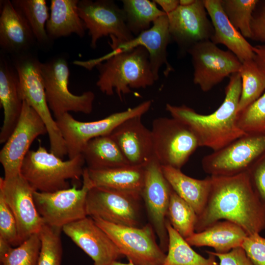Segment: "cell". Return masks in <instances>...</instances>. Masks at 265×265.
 Wrapping results in <instances>:
<instances>
[{
    "mask_svg": "<svg viewBox=\"0 0 265 265\" xmlns=\"http://www.w3.org/2000/svg\"><path fill=\"white\" fill-rule=\"evenodd\" d=\"M211 177L206 205L197 216L195 232L223 220L241 227L247 234L265 230V207L255 193L248 173Z\"/></svg>",
    "mask_w": 265,
    "mask_h": 265,
    "instance_id": "cell-1",
    "label": "cell"
},
{
    "mask_svg": "<svg viewBox=\"0 0 265 265\" xmlns=\"http://www.w3.org/2000/svg\"><path fill=\"white\" fill-rule=\"evenodd\" d=\"M241 92V77L239 72L236 73L229 77L224 101L213 112L201 114L185 105L177 106L169 104L166 105V109L172 117L191 130L199 147H208L215 151L246 134L237 122Z\"/></svg>",
    "mask_w": 265,
    "mask_h": 265,
    "instance_id": "cell-2",
    "label": "cell"
},
{
    "mask_svg": "<svg viewBox=\"0 0 265 265\" xmlns=\"http://www.w3.org/2000/svg\"><path fill=\"white\" fill-rule=\"evenodd\" d=\"M77 64L90 70L96 67V85L102 93H115L122 100L131 89L145 88L157 80L151 69L149 54L143 47L112 52L105 56L89 61H78Z\"/></svg>",
    "mask_w": 265,
    "mask_h": 265,
    "instance_id": "cell-3",
    "label": "cell"
},
{
    "mask_svg": "<svg viewBox=\"0 0 265 265\" xmlns=\"http://www.w3.org/2000/svg\"><path fill=\"white\" fill-rule=\"evenodd\" d=\"M85 160L82 155L63 160L39 146L29 150L20 169V174L35 190L51 192L70 187L69 180L82 177Z\"/></svg>",
    "mask_w": 265,
    "mask_h": 265,
    "instance_id": "cell-4",
    "label": "cell"
},
{
    "mask_svg": "<svg viewBox=\"0 0 265 265\" xmlns=\"http://www.w3.org/2000/svg\"><path fill=\"white\" fill-rule=\"evenodd\" d=\"M13 64L18 76L22 100L35 110L44 123L49 136L50 152L63 159L67 155V148L47 101L41 62L26 53L15 55Z\"/></svg>",
    "mask_w": 265,
    "mask_h": 265,
    "instance_id": "cell-5",
    "label": "cell"
},
{
    "mask_svg": "<svg viewBox=\"0 0 265 265\" xmlns=\"http://www.w3.org/2000/svg\"><path fill=\"white\" fill-rule=\"evenodd\" d=\"M151 100L120 112L112 113L99 120L82 122L75 119L69 113L55 119L65 141L69 159L81 154L83 147L90 140L109 135L121 123L130 118L142 116L150 109Z\"/></svg>",
    "mask_w": 265,
    "mask_h": 265,
    "instance_id": "cell-6",
    "label": "cell"
},
{
    "mask_svg": "<svg viewBox=\"0 0 265 265\" xmlns=\"http://www.w3.org/2000/svg\"><path fill=\"white\" fill-rule=\"evenodd\" d=\"M40 67L47 101L55 119L70 111L86 114L92 111L95 99L92 91L76 95L69 91L70 70L64 58L41 62Z\"/></svg>",
    "mask_w": 265,
    "mask_h": 265,
    "instance_id": "cell-7",
    "label": "cell"
},
{
    "mask_svg": "<svg viewBox=\"0 0 265 265\" xmlns=\"http://www.w3.org/2000/svg\"><path fill=\"white\" fill-rule=\"evenodd\" d=\"M82 177L83 184L80 188L74 185L72 187L54 192L34 191V202L45 224L62 229L70 223L87 216L86 197L93 186L85 168Z\"/></svg>",
    "mask_w": 265,
    "mask_h": 265,
    "instance_id": "cell-8",
    "label": "cell"
},
{
    "mask_svg": "<svg viewBox=\"0 0 265 265\" xmlns=\"http://www.w3.org/2000/svg\"><path fill=\"white\" fill-rule=\"evenodd\" d=\"M151 131L154 157L161 166L181 169L199 147L191 130L173 117L155 119Z\"/></svg>",
    "mask_w": 265,
    "mask_h": 265,
    "instance_id": "cell-9",
    "label": "cell"
},
{
    "mask_svg": "<svg viewBox=\"0 0 265 265\" xmlns=\"http://www.w3.org/2000/svg\"><path fill=\"white\" fill-rule=\"evenodd\" d=\"M122 255L135 265H162L166 254L156 240L151 224L142 227L117 225L92 218Z\"/></svg>",
    "mask_w": 265,
    "mask_h": 265,
    "instance_id": "cell-10",
    "label": "cell"
},
{
    "mask_svg": "<svg viewBox=\"0 0 265 265\" xmlns=\"http://www.w3.org/2000/svg\"><path fill=\"white\" fill-rule=\"evenodd\" d=\"M265 153V135L248 134L205 156L204 172L213 176H231L247 172Z\"/></svg>",
    "mask_w": 265,
    "mask_h": 265,
    "instance_id": "cell-11",
    "label": "cell"
},
{
    "mask_svg": "<svg viewBox=\"0 0 265 265\" xmlns=\"http://www.w3.org/2000/svg\"><path fill=\"white\" fill-rule=\"evenodd\" d=\"M140 193L93 186L86 200L87 216L117 225L139 226Z\"/></svg>",
    "mask_w": 265,
    "mask_h": 265,
    "instance_id": "cell-12",
    "label": "cell"
},
{
    "mask_svg": "<svg viewBox=\"0 0 265 265\" xmlns=\"http://www.w3.org/2000/svg\"><path fill=\"white\" fill-rule=\"evenodd\" d=\"M78 12L91 37L90 46L95 49L98 40L109 36L110 43H121L134 36L129 30L122 8L113 0H79Z\"/></svg>",
    "mask_w": 265,
    "mask_h": 265,
    "instance_id": "cell-13",
    "label": "cell"
},
{
    "mask_svg": "<svg viewBox=\"0 0 265 265\" xmlns=\"http://www.w3.org/2000/svg\"><path fill=\"white\" fill-rule=\"evenodd\" d=\"M187 53L191 56L194 69L193 82L204 92L239 72L242 65L233 53L221 50L210 40L197 43Z\"/></svg>",
    "mask_w": 265,
    "mask_h": 265,
    "instance_id": "cell-14",
    "label": "cell"
},
{
    "mask_svg": "<svg viewBox=\"0 0 265 265\" xmlns=\"http://www.w3.org/2000/svg\"><path fill=\"white\" fill-rule=\"evenodd\" d=\"M48 133L43 120L26 102L23 101L22 110L14 131L0 151V162L4 179L20 174L23 161L36 137Z\"/></svg>",
    "mask_w": 265,
    "mask_h": 265,
    "instance_id": "cell-15",
    "label": "cell"
},
{
    "mask_svg": "<svg viewBox=\"0 0 265 265\" xmlns=\"http://www.w3.org/2000/svg\"><path fill=\"white\" fill-rule=\"evenodd\" d=\"M144 168L142 199L151 225L159 240L160 246L165 252L168 242L166 226L167 212L172 188L163 175L161 165L155 157Z\"/></svg>",
    "mask_w": 265,
    "mask_h": 265,
    "instance_id": "cell-16",
    "label": "cell"
},
{
    "mask_svg": "<svg viewBox=\"0 0 265 265\" xmlns=\"http://www.w3.org/2000/svg\"><path fill=\"white\" fill-rule=\"evenodd\" d=\"M34 191L20 174L7 179L0 178V195L14 215L21 243L39 233L45 224L34 202Z\"/></svg>",
    "mask_w": 265,
    "mask_h": 265,
    "instance_id": "cell-17",
    "label": "cell"
},
{
    "mask_svg": "<svg viewBox=\"0 0 265 265\" xmlns=\"http://www.w3.org/2000/svg\"><path fill=\"white\" fill-rule=\"evenodd\" d=\"M208 15L204 0H195L188 6L179 5L167 15L171 39L181 50L187 52L197 43L211 40L214 31Z\"/></svg>",
    "mask_w": 265,
    "mask_h": 265,
    "instance_id": "cell-18",
    "label": "cell"
},
{
    "mask_svg": "<svg viewBox=\"0 0 265 265\" xmlns=\"http://www.w3.org/2000/svg\"><path fill=\"white\" fill-rule=\"evenodd\" d=\"M62 231L94 265H109L122 256L108 235L89 216L64 226Z\"/></svg>",
    "mask_w": 265,
    "mask_h": 265,
    "instance_id": "cell-19",
    "label": "cell"
},
{
    "mask_svg": "<svg viewBox=\"0 0 265 265\" xmlns=\"http://www.w3.org/2000/svg\"><path fill=\"white\" fill-rule=\"evenodd\" d=\"M141 117L128 119L109 134L132 166L145 167L154 157L151 131L142 123Z\"/></svg>",
    "mask_w": 265,
    "mask_h": 265,
    "instance_id": "cell-20",
    "label": "cell"
},
{
    "mask_svg": "<svg viewBox=\"0 0 265 265\" xmlns=\"http://www.w3.org/2000/svg\"><path fill=\"white\" fill-rule=\"evenodd\" d=\"M168 26L167 15H163L155 21L152 26L132 40L121 43H110L112 51H122L138 46L144 47L149 54L152 72L157 80L159 71L165 66L163 73L165 77L174 71L167 59V48L171 41Z\"/></svg>",
    "mask_w": 265,
    "mask_h": 265,
    "instance_id": "cell-21",
    "label": "cell"
},
{
    "mask_svg": "<svg viewBox=\"0 0 265 265\" xmlns=\"http://www.w3.org/2000/svg\"><path fill=\"white\" fill-rule=\"evenodd\" d=\"M35 38L23 15L8 0L0 2V46L5 52L18 55L26 53Z\"/></svg>",
    "mask_w": 265,
    "mask_h": 265,
    "instance_id": "cell-22",
    "label": "cell"
},
{
    "mask_svg": "<svg viewBox=\"0 0 265 265\" xmlns=\"http://www.w3.org/2000/svg\"><path fill=\"white\" fill-rule=\"evenodd\" d=\"M204 1L213 28L211 41L216 45L226 46L241 62L253 59L254 46L230 23L221 7L220 0Z\"/></svg>",
    "mask_w": 265,
    "mask_h": 265,
    "instance_id": "cell-23",
    "label": "cell"
},
{
    "mask_svg": "<svg viewBox=\"0 0 265 265\" xmlns=\"http://www.w3.org/2000/svg\"><path fill=\"white\" fill-rule=\"evenodd\" d=\"M0 102L4 119L0 132V143H5L19 121L23 105L16 70L2 58L0 64Z\"/></svg>",
    "mask_w": 265,
    "mask_h": 265,
    "instance_id": "cell-24",
    "label": "cell"
},
{
    "mask_svg": "<svg viewBox=\"0 0 265 265\" xmlns=\"http://www.w3.org/2000/svg\"><path fill=\"white\" fill-rule=\"evenodd\" d=\"M247 235L238 225L228 220H220L201 232H194L186 240L191 246L211 247L215 253H225L241 247Z\"/></svg>",
    "mask_w": 265,
    "mask_h": 265,
    "instance_id": "cell-25",
    "label": "cell"
},
{
    "mask_svg": "<svg viewBox=\"0 0 265 265\" xmlns=\"http://www.w3.org/2000/svg\"><path fill=\"white\" fill-rule=\"evenodd\" d=\"M162 172L172 189L189 204L197 216L204 210L210 192L211 177L197 179L183 173L181 169L161 166Z\"/></svg>",
    "mask_w": 265,
    "mask_h": 265,
    "instance_id": "cell-26",
    "label": "cell"
},
{
    "mask_svg": "<svg viewBox=\"0 0 265 265\" xmlns=\"http://www.w3.org/2000/svg\"><path fill=\"white\" fill-rule=\"evenodd\" d=\"M93 186L140 193L145 179L144 167L126 166L93 170L85 167Z\"/></svg>",
    "mask_w": 265,
    "mask_h": 265,
    "instance_id": "cell-27",
    "label": "cell"
},
{
    "mask_svg": "<svg viewBox=\"0 0 265 265\" xmlns=\"http://www.w3.org/2000/svg\"><path fill=\"white\" fill-rule=\"evenodd\" d=\"M78 0H52L50 14L46 29L50 39L67 36L72 33L80 37L85 35V24L80 18Z\"/></svg>",
    "mask_w": 265,
    "mask_h": 265,
    "instance_id": "cell-28",
    "label": "cell"
},
{
    "mask_svg": "<svg viewBox=\"0 0 265 265\" xmlns=\"http://www.w3.org/2000/svg\"><path fill=\"white\" fill-rule=\"evenodd\" d=\"M87 168L98 170L130 165L110 135L94 138L87 142L81 152Z\"/></svg>",
    "mask_w": 265,
    "mask_h": 265,
    "instance_id": "cell-29",
    "label": "cell"
},
{
    "mask_svg": "<svg viewBox=\"0 0 265 265\" xmlns=\"http://www.w3.org/2000/svg\"><path fill=\"white\" fill-rule=\"evenodd\" d=\"M168 236L167 254L162 265H219L216 257L209 251L208 258L195 252L186 239L166 221Z\"/></svg>",
    "mask_w": 265,
    "mask_h": 265,
    "instance_id": "cell-30",
    "label": "cell"
},
{
    "mask_svg": "<svg viewBox=\"0 0 265 265\" xmlns=\"http://www.w3.org/2000/svg\"><path fill=\"white\" fill-rule=\"evenodd\" d=\"M254 59L265 74V45L254 46ZM239 128L246 134L265 135V91L253 103L238 113Z\"/></svg>",
    "mask_w": 265,
    "mask_h": 265,
    "instance_id": "cell-31",
    "label": "cell"
},
{
    "mask_svg": "<svg viewBox=\"0 0 265 265\" xmlns=\"http://www.w3.org/2000/svg\"><path fill=\"white\" fill-rule=\"evenodd\" d=\"M127 26L134 36L148 30L151 24L159 17L166 15L154 1L149 0H123Z\"/></svg>",
    "mask_w": 265,
    "mask_h": 265,
    "instance_id": "cell-32",
    "label": "cell"
},
{
    "mask_svg": "<svg viewBox=\"0 0 265 265\" xmlns=\"http://www.w3.org/2000/svg\"><path fill=\"white\" fill-rule=\"evenodd\" d=\"M239 73L241 92L238 114L256 101L265 91V74L254 58L242 62Z\"/></svg>",
    "mask_w": 265,
    "mask_h": 265,
    "instance_id": "cell-33",
    "label": "cell"
},
{
    "mask_svg": "<svg viewBox=\"0 0 265 265\" xmlns=\"http://www.w3.org/2000/svg\"><path fill=\"white\" fill-rule=\"evenodd\" d=\"M14 7L20 12L28 24L39 43H48L50 38L46 25L49 18V8L45 0H13Z\"/></svg>",
    "mask_w": 265,
    "mask_h": 265,
    "instance_id": "cell-34",
    "label": "cell"
},
{
    "mask_svg": "<svg viewBox=\"0 0 265 265\" xmlns=\"http://www.w3.org/2000/svg\"><path fill=\"white\" fill-rule=\"evenodd\" d=\"M167 220L185 239L195 232L197 214L192 207L173 189L167 212Z\"/></svg>",
    "mask_w": 265,
    "mask_h": 265,
    "instance_id": "cell-35",
    "label": "cell"
},
{
    "mask_svg": "<svg viewBox=\"0 0 265 265\" xmlns=\"http://www.w3.org/2000/svg\"><path fill=\"white\" fill-rule=\"evenodd\" d=\"M221 7L232 25L244 38L251 39V23L259 0H220Z\"/></svg>",
    "mask_w": 265,
    "mask_h": 265,
    "instance_id": "cell-36",
    "label": "cell"
},
{
    "mask_svg": "<svg viewBox=\"0 0 265 265\" xmlns=\"http://www.w3.org/2000/svg\"><path fill=\"white\" fill-rule=\"evenodd\" d=\"M61 228L44 225L39 233L41 247L37 265H61Z\"/></svg>",
    "mask_w": 265,
    "mask_h": 265,
    "instance_id": "cell-37",
    "label": "cell"
},
{
    "mask_svg": "<svg viewBox=\"0 0 265 265\" xmlns=\"http://www.w3.org/2000/svg\"><path fill=\"white\" fill-rule=\"evenodd\" d=\"M40 247L39 233L33 234L18 246L13 247L0 260V265H37Z\"/></svg>",
    "mask_w": 265,
    "mask_h": 265,
    "instance_id": "cell-38",
    "label": "cell"
},
{
    "mask_svg": "<svg viewBox=\"0 0 265 265\" xmlns=\"http://www.w3.org/2000/svg\"><path fill=\"white\" fill-rule=\"evenodd\" d=\"M0 238L12 246L20 245V241L16 219L10 208L0 195Z\"/></svg>",
    "mask_w": 265,
    "mask_h": 265,
    "instance_id": "cell-39",
    "label": "cell"
},
{
    "mask_svg": "<svg viewBox=\"0 0 265 265\" xmlns=\"http://www.w3.org/2000/svg\"><path fill=\"white\" fill-rule=\"evenodd\" d=\"M252 188L265 207V153L247 171Z\"/></svg>",
    "mask_w": 265,
    "mask_h": 265,
    "instance_id": "cell-40",
    "label": "cell"
},
{
    "mask_svg": "<svg viewBox=\"0 0 265 265\" xmlns=\"http://www.w3.org/2000/svg\"><path fill=\"white\" fill-rule=\"evenodd\" d=\"M241 247L255 265H265V238L259 233L248 235Z\"/></svg>",
    "mask_w": 265,
    "mask_h": 265,
    "instance_id": "cell-41",
    "label": "cell"
},
{
    "mask_svg": "<svg viewBox=\"0 0 265 265\" xmlns=\"http://www.w3.org/2000/svg\"><path fill=\"white\" fill-rule=\"evenodd\" d=\"M251 39L265 43V0L258 2L251 23Z\"/></svg>",
    "mask_w": 265,
    "mask_h": 265,
    "instance_id": "cell-42",
    "label": "cell"
},
{
    "mask_svg": "<svg viewBox=\"0 0 265 265\" xmlns=\"http://www.w3.org/2000/svg\"><path fill=\"white\" fill-rule=\"evenodd\" d=\"M219 260V265H255L241 247L235 248L225 253L209 251Z\"/></svg>",
    "mask_w": 265,
    "mask_h": 265,
    "instance_id": "cell-43",
    "label": "cell"
},
{
    "mask_svg": "<svg viewBox=\"0 0 265 265\" xmlns=\"http://www.w3.org/2000/svg\"><path fill=\"white\" fill-rule=\"evenodd\" d=\"M167 15L173 12L179 6V0H154Z\"/></svg>",
    "mask_w": 265,
    "mask_h": 265,
    "instance_id": "cell-44",
    "label": "cell"
},
{
    "mask_svg": "<svg viewBox=\"0 0 265 265\" xmlns=\"http://www.w3.org/2000/svg\"><path fill=\"white\" fill-rule=\"evenodd\" d=\"M13 247L8 242L0 238V260L8 253Z\"/></svg>",
    "mask_w": 265,
    "mask_h": 265,
    "instance_id": "cell-45",
    "label": "cell"
},
{
    "mask_svg": "<svg viewBox=\"0 0 265 265\" xmlns=\"http://www.w3.org/2000/svg\"><path fill=\"white\" fill-rule=\"evenodd\" d=\"M195 1V0H179V5L188 6L193 4Z\"/></svg>",
    "mask_w": 265,
    "mask_h": 265,
    "instance_id": "cell-46",
    "label": "cell"
},
{
    "mask_svg": "<svg viewBox=\"0 0 265 265\" xmlns=\"http://www.w3.org/2000/svg\"><path fill=\"white\" fill-rule=\"evenodd\" d=\"M109 265H135L130 261H129L128 263H123L118 262L117 261H115L112 262L111 263H110Z\"/></svg>",
    "mask_w": 265,
    "mask_h": 265,
    "instance_id": "cell-47",
    "label": "cell"
}]
</instances>
